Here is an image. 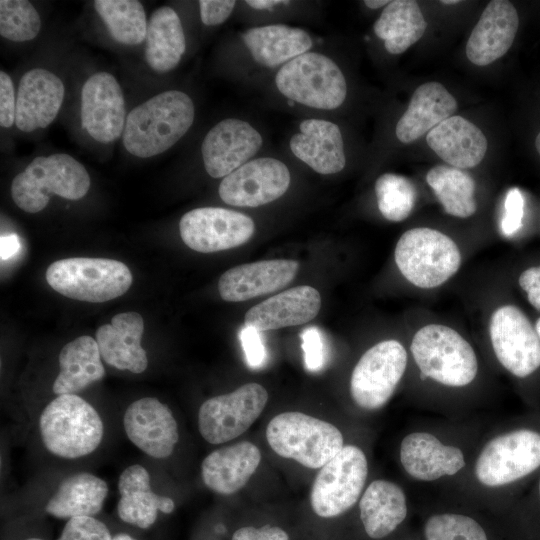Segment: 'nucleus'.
Returning a JSON list of instances; mask_svg holds the SVG:
<instances>
[{"label":"nucleus","instance_id":"dca6fc26","mask_svg":"<svg viewBox=\"0 0 540 540\" xmlns=\"http://www.w3.org/2000/svg\"><path fill=\"white\" fill-rule=\"evenodd\" d=\"M126 118L124 96L115 77L107 72L90 76L81 94V121L87 133L101 143L112 142L124 132Z\"/></svg>","mask_w":540,"mask_h":540},{"label":"nucleus","instance_id":"39448f33","mask_svg":"<svg viewBox=\"0 0 540 540\" xmlns=\"http://www.w3.org/2000/svg\"><path fill=\"white\" fill-rule=\"evenodd\" d=\"M90 188V177L85 167L68 154L39 156L12 180L11 196L25 212L44 209L50 194L68 200L83 198Z\"/></svg>","mask_w":540,"mask_h":540},{"label":"nucleus","instance_id":"58836bf2","mask_svg":"<svg viewBox=\"0 0 540 540\" xmlns=\"http://www.w3.org/2000/svg\"><path fill=\"white\" fill-rule=\"evenodd\" d=\"M41 28V19L34 6L25 0L0 1V34L24 42L34 39Z\"/></svg>","mask_w":540,"mask_h":540},{"label":"nucleus","instance_id":"a211bd4d","mask_svg":"<svg viewBox=\"0 0 540 540\" xmlns=\"http://www.w3.org/2000/svg\"><path fill=\"white\" fill-rule=\"evenodd\" d=\"M128 439L150 457H169L179 440L177 421L170 408L152 397L132 402L123 416Z\"/></svg>","mask_w":540,"mask_h":540},{"label":"nucleus","instance_id":"9d476101","mask_svg":"<svg viewBox=\"0 0 540 540\" xmlns=\"http://www.w3.org/2000/svg\"><path fill=\"white\" fill-rule=\"evenodd\" d=\"M368 477V461L361 448L344 447L317 473L310 492V504L322 518L337 517L360 499Z\"/></svg>","mask_w":540,"mask_h":540},{"label":"nucleus","instance_id":"864d4df0","mask_svg":"<svg viewBox=\"0 0 540 540\" xmlns=\"http://www.w3.org/2000/svg\"><path fill=\"white\" fill-rule=\"evenodd\" d=\"M111 540H138L135 537L127 534V533H118L113 535Z\"/></svg>","mask_w":540,"mask_h":540},{"label":"nucleus","instance_id":"c85d7f7f","mask_svg":"<svg viewBox=\"0 0 540 540\" xmlns=\"http://www.w3.org/2000/svg\"><path fill=\"white\" fill-rule=\"evenodd\" d=\"M456 109V99L442 84H421L396 125V136L401 143L410 144L453 116Z\"/></svg>","mask_w":540,"mask_h":540},{"label":"nucleus","instance_id":"bf43d9fd","mask_svg":"<svg viewBox=\"0 0 540 540\" xmlns=\"http://www.w3.org/2000/svg\"><path fill=\"white\" fill-rule=\"evenodd\" d=\"M23 540H45V539L40 538V537H28V538H25Z\"/></svg>","mask_w":540,"mask_h":540},{"label":"nucleus","instance_id":"3c124183","mask_svg":"<svg viewBox=\"0 0 540 540\" xmlns=\"http://www.w3.org/2000/svg\"><path fill=\"white\" fill-rule=\"evenodd\" d=\"M281 3L286 4L288 3V1H279V0H247L246 1V4H248L250 7L257 10L269 9Z\"/></svg>","mask_w":540,"mask_h":540},{"label":"nucleus","instance_id":"49530a36","mask_svg":"<svg viewBox=\"0 0 540 540\" xmlns=\"http://www.w3.org/2000/svg\"><path fill=\"white\" fill-rule=\"evenodd\" d=\"M198 4L202 22L205 25L214 26L228 19L236 2L233 0H200Z\"/></svg>","mask_w":540,"mask_h":540},{"label":"nucleus","instance_id":"f257e3e1","mask_svg":"<svg viewBox=\"0 0 540 540\" xmlns=\"http://www.w3.org/2000/svg\"><path fill=\"white\" fill-rule=\"evenodd\" d=\"M194 115V104L184 92L170 90L157 94L127 115L124 147L140 158L161 154L186 134Z\"/></svg>","mask_w":540,"mask_h":540},{"label":"nucleus","instance_id":"4468645a","mask_svg":"<svg viewBox=\"0 0 540 540\" xmlns=\"http://www.w3.org/2000/svg\"><path fill=\"white\" fill-rule=\"evenodd\" d=\"M180 236L192 250L211 253L248 242L254 221L247 215L220 207H201L185 213L179 223Z\"/></svg>","mask_w":540,"mask_h":540},{"label":"nucleus","instance_id":"6e6552de","mask_svg":"<svg viewBox=\"0 0 540 540\" xmlns=\"http://www.w3.org/2000/svg\"><path fill=\"white\" fill-rule=\"evenodd\" d=\"M52 289L68 298L105 302L123 295L133 278L122 262L105 258L75 257L53 262L46 270Z\"/></svg>","mask_w":540,"mask_h":540},{"label":"nucleus","instance_id":"ddd939ff","mask_svg":"<svg viewBox=\"0 0 540 540\" xmlns=\"http://www.w3.org/2000/svg\"><path fill=\"white\" fill-rule=\"evenodd\" d=\"M489 337L497 360L513 376L526 378L540 368V339L518 307L507 304L493 311Z\"/></svg>","mask_w":540,"mask_h":540},{"label":"nucleus","instance_id":"b1692460","mask_svg":"<svg viewBox=\"0 0 540 540\" xmlns=\"http://www.w3.org/2000/svg\"><path fill=\"white\" fill-rule=\"evenodd\" d=\"M321 307L319 292L308 285L290 288L256 304L245 314V325L258 331L305 324Z\"/></svg>","mask_w":540,"mask_h":540},{"label":"nucleus","instance_id":"2eb2a0df","mask_svg":"<svg viewBox=\"0 0 540 540\" xmlns=\"http://www.w3.org/2000/svg\"><path fill=\"white\" fill-rule=\"evenodd\" d=\"M290 181L289 169L283 162L262 157L248 161L224 177L218 192L226 204L258 207L280 198Z\"/></svg>","mask_w":540,"mask_h":540},{"label":"nucleus","instance_id":"f8f14e48","mask_svg":"<svg viewBox=\"0 0 540 540\" xmlns=\"http://www.w3.org/2000/svg\"><path fill=\"white\" fill-rule=\"evenodd\" d=\"M267 401V390L254 382L209 398L198 411L199 432L205 441L214 445L235 439L257 420Z\"/></svg>","mask_w":540,"mask_h":540},{"label":"nucleus","instance_id":"37998d69","mask_svg":"<svg viewBox=\"0 0 540 540\" xmlns=\"http://www.w3.org/2000/svg\"><path fill=\"white\" fill-rule=\"evenodd\" d=\"M239 339L247 365L252 369L261 368L267 359V352L260 331L244 325L240 330Z\"/></svg>","mask_w":540,"mask_h":540},{"label":"nucleus","instance_id":"6e6d98bb","mask_svg":"<svg viewBox=\"0 0 540 540\" xmlns=\"http://www.w3.org/2000/svg\"><path fill=\"white\" fill-rule=\"evenodd\" d=\"M535 147H536L537 152L540 155V132L535 139Z\"/></svg>","mask_w":540,"mask_h":540},{"label":"nucleus","instance_id":"423d86ee","mask_svg":"<svg viewBox=\"0 0 540 540\" xmlns=\"http://www.w3.org/2000/svg\"><path fill=\"white\" fill-rule=\"evenodd\" d=\"M394 258L402 276L421 289L441 286L457 273L462 262L455 241L427 227L404 232L396 244Z\"/></svg>","mask_w":540,"mask_h":540},{"label":"nucleus","instance_id":"4be33fe9","mask_svg":"<svg viewBox=\"0 0 540 540\" xmlns=\"http://www.w3.org/2000/svg\"><path fill=\"white\" fill-rule=\"evenodd\" d=\"M64 98V85L48 70L26 72L19 83L15 124L23 132L45 128L57 116Z\"/></svg>","mask_w":540,"mask_h":540},{"label":"nucleus","instance_id":"72a5a7b5","mask_svg":"<svg viewBox=\"0 0 540 540\" xmlns=\"http://www.w3.org/2000/svg\"><path fill=\"white\" fill-rule=\"evenodd\" d=\"M145 58L156 72L175 68L185 52L186 41L178 14L169 6L156 9L146 31Z\"/></svg>","mask_w":540,"mask_h":540},{"label":"nucleus","instance_id":"13d9d810","mask_svg":"<svg viewBox=\"0 0 540 540\" xmlns=\"http://www.w3.org/2000/svg\"><path fill=\"white\" fill-rule=\"evenodd\" d=\"M535 330H536V333H537V335H538V337L540 339V317L536 321Z\"/></svg>","mask_w":540,"mask_h":540},{"label":"nucleus","instance_id":"7c9ffc66","mask_svg":"<svg viewBox=\"0 0 540 540\" xmlns=\"http://www.w3.org/2000/svg\"><path fill=\"white\" fill-rule=\"evenodd\" d=\"M108 494L107 483L100 477L79 472L61 481L45 505V512L58 519L95 517Z\"/></svg>","mask_w":540,"mask_h":540},{"label":"nucleus","instance_id":"2f4dec72","mask_svg":"<svg viewBox=\"0 0 540 540\" xmlns=\"http://www.w3.org/2000/svg\"><path fill=\"white\" fill-rule=\"evenodd\" d=\"M59 366L60 371L52 387L57 395L76 394L105 375L97 341L87 335L62 348Z\"/></svg>","mask_w":540,"mask_h":540},{"label":"nucleus","instance_id":"de8ad7c7","mask_svg":"<svg viewBox=\"0 0 540 540\" xmlns=\"http://www.w3.org/2000/svg\"><path fill=\"white\" fill-rule=\"evenodd\" d=\"M231 540H290L288 533L278 526H246L234 531Z\"/></svg>","mask_w":540,"mask_h":540},{"label":"nucleus","instance_id":"c756f323","mask_svg":"<svg viewBox=\"0 0 540 540\" xmlns=\"http://www.w3.org/2000/svg\"><path fill=\"white\" fill-rule=\"evenodd\" d=\"M360 519L366 534L381 539L391 534L406 518L407 498L396 483L384 479L372 481L359 500Z\"/></svg>","mask_w":540,"mask_h":540},{"label":"nucleus","instance_id":"20e7f679","mask_svg":"<svg viewBox=\"0 0 540 540\" xmlns=\"http://www.w3.org/2000/svg\"><path fill=\"white\" fill-rule=\"evenodd\" d=\"M266 439L277 455L311 469L321 468L344 447L335 425L296 411L274 416L267 424Z\"/></svg>","mask_w":540,"mask_h":540},{"label":"nucleus","instance_id":"c03bdc74","mask_svg":"<svg viewBox=\"0 0 540 540\" xmlns=\"http://www.w3.org/2000/svg\"><path fill=\"white\" fill-rule=\"evenodd\" d=\"M524 198L518 188L510 189L504 202V216L501 229L505 236L514 235L522 226Z\"/></svg>","mask_w":540,"mask_h":540},{"label":"nucleus","instance_id":"a18cd8bd","mask_svg":"<svg viewBox=\"0 0 540 540\" xmlns=\"http://www.w3.org/2000/svg\"><path fill=\"white\" fill-rule=\"evenodd\" d=\"M16 99L10 76L0 71V124L9 128L15 123Z\"/></svg>","mask_w":540,"mask_h":540},{"label":"nucleus","instance_id":"4d7b16f0","mask_svg":"<svg viewBox=\"0 0 540 540\" xmlns=\"http://www.w3.org/2000/svg\"><path fill=\"white\" fill-rule=\"evenodd\" d=\"M442 4H445V5H454V4H457L459 3L460 1L458 0H444V1H440Z\"/></svg>","mask_w":540,"mask_h":540},{"label":"nucleus","instance_id":"e433bc0d","mask_svg":"<svg viewBox=\"0 0 540 540\" xmlns=\"http://www.w3.org/2000/svg\"><path fill=\"white\" fill-rule=\"evenodd\" d=\"M93 5L115 41L137 45L146 38L148 22L139 1L96 0Z\"/></svg>","mask_w":540,"mask_h":540},{"label":"nucleus","instance_id":"0eeeda50","mask_svg":"<svg viewBox=\"0 0 540 540\" xmlns=\"http://www.w3.org/2000/svg\"><path fill=\"white\" fill-rule=\"evenodd\" d=\"M540 471V429L518 427L491 438L474 463L478 483L489 488L512 486Z\"/></svg>","mask_w":540,"mask_h":540},{"label":"nucleus","instance_id":"603ef678","mask_svg":"<svg viewBox=\"0 0 540 540\" xmlns=\"http://www.w3.org/2000/svg\"><path fill=\"white\" fill-rule=\"evenodd\" d=\"M390 1L386 0H366L364 1V4L371 8V9H378L380 7H383L384 5L389 4Z\"/></svg>","mask_w":540,"mask_h":540},{"label":"nucleus","instance_id":"6ab92c4d","mask_svg":"<svg viewBox=\"0 0 540 540\" xmlns=\"http://www.w3.org/2000/svg\"><path fill=\"white\" fill-rule=\"evenodd\" d=\"M400 462L414 480L432 482L460 472L466 465L464 452L425 431L407 434L400 443Z\"/></svg>","mask_w":540,"mask_h":540},{"label":"nucleus","instance_id":"393cba45","mask_svg":"<svg viewBox=\"0 0 540 540\" xmlns=\"http://www.w3.org/2000/svg\"><path fill=\"white\" fill-rule=\"evenodd\" d=\"M261 459L259 448L249 441L215 449L202 461V480L213 492L231 495L246 485Z\"/></svg>","mask_w":540,"mask_h":540},{"label":"nucleus","instance_id":"09e8293b","mask_svg":"<svg viewBox=\"0 0 540 540\" xmlns=\"http://www.w3.org/2000/svg\"><path fill=\"white\" fill-rule=\"evenodd\" d=\"M518 283L526 292L528 302L540 310V265L524 270L518 278Z\"/></svg>","mask_w":540,"mask_h":540},{"label":"nucleus","instance_id":"cd10ccee","mask_svg":"<svg viewBox=\"0 0 540 540\" xmlns=\"http://www.w3.org/2000/svg\"><path fill=\"white\" fill-rule=\"evenodd\" d=\"M426 142L444 162L462 170L480 164L488 147L483 132L459 115L447 118L429 131Z\"/></svg>","mask_w":540,"mask_h":540},{"label":"nucleus","instance_id":"79ce46f5","mask_svg":"<svg viewBox=\"0 0 540 540\" xmlns=\"http://www.w3.org/2000/svg\"><path fill=\"white\" fill-rule=\"evenodd\" d=\"M301 347L308 371L318 372L326 363V350L323 335L315 326L305 328L301 333Z\"/></svg>","mask_w":540,"mask_h":540},{"label":"nucleus","instance_id":"9b49d317","mask_svg":"<svg viewBox=\"0 0 540 540\" xmlns=\"http://www.w3.org/2000/svg\"><path fill=\"white\" fill-rule=\"evenodd\" d=\"M407 362V351L397 340H384L369 348L351 374L350 394L355 404L367 411L385 406L400 383Z\"/></svg>","mask_w":540,"mask_h":540},{"label":"nucleus","instance_id":"412c9836","mask_svg":"<svg viewBox=\"0 0 540 540\" xmlns=\"http://www.w3.org/2000/svg\"><path fill=\"white\" fill-rule=\"evenodd\" d=\"M518 27V13L511 2L490 1L468 38L467 58L477 66L493 63L508 52Z\"/></svg>","mask_w":540,"mask_h":540},{"label":"nucleus","instance_id":"f704fd0d","mask_svg":"<svg viewBox=\"0 0 540 540\" xmlns=\"http://www.w3.org/2000/svg\"><path fill=\"white\" fill-rule=\"evenodd\" d=\"M427 22L416 1L394 0L386 5L373 30L390 54H401L425 33Z\"/></svg>","mask_w":540,"mask_h":540},{"label":"nucleus","instance_id":"bb28decb","mask_svg":"<svg viewBox=\"0 0 540 540\" xmlns=\"http://www.w3.org/2000/svg\"><path fill=\"white\" fill-rule=\"evenodd\" d=\"M290 149L298 159L320 174L340 172L346 164L340 128L330 121H302L300 132L290 140Z\"/></svg>","mask_w":540,"mask_h":540},{"label":"nucleus","instance_id":"a19ab883","mask_svg":"<svg viewBox=\"0 0 540 540\" xmlns=\"http://www.w3.org/2000/svg\"><path fill=\"white\" fill-rule=\"evenodd\" d=\"M109 527L92 516L74 517L65 523L57 540H111Z\"/></svg>","mask_w":540,"mask_h":540},{"label":"nucleus","instance_id":"aec40b11","mask_svg":"<svg viewBox=\"0 0 540 540\" xmlns=\"http://www.w3.org/2000/svg\"><path fill=\"white\" fill-rule=\"evenodd\" d=\"M298 269L299 263L288 259L238 265L221 275L218 290L225 301H246L284 288L295 278Z\"/></svg>","mask_w":540,"mask_h":540},{"label":"nucleus","instance_id":"ea45409f","mask_svg":"<svg viewBox=\"0 0 540 540\" xmlns=\"http://www.w3.org/2000/svg\"><path fill=\"white\" fill-rule=\"evenodd\" d=\"M426 540H488L482 526L472 517L459 513H439L424 526Z\"/></svg>","mask_w":540,"mask_h":540},{"label":"nucleus","instance_id":"8fccbe9b","mask_svg":"<svg viewBox=\"0 0 540 540\" xmlns=\"http://www.w3.org/2000/svg\"><path fill=\"white\" fill-rule=\"evenodd\" d=\"M20 249V243L16 235H6L1 238V259L14 256Z\"/></svg>","mask_w":540,"mask_h":540},{"label":"nucleus","instance_id":"7ed1b4c3","mask_svg":"<svg viewBox=\"0 0 540 540\" xmlns=\"http://www.w3.org/2000/svg\"><path fill=\"white\" fill-rule=\"evenodd\" d=\"M410 350L421 375L443 386L465 387L477 376L478 359L473 347L451 327H421L412 338Z\"/></svg>","mask_w":540,"mask_h":540},{"label":"nucleus","instance_id":"5701e85b","mask_svg":"<svg viewBox=\"0 0 540 540\" xmlns=\"http://www.w3.org/2000/svg\"><path fill=\"white\" fill-rule=\"evenodd\" d=\"M144 322L136 312L115 315L110 324L100 326L96 341L101 358L110 366L132 373L146 370L148 359L141 346Z\"/></svg>","mask_w":540,"mask_h":540},{"label":"nucleus","instance_id":"5fc2aeb1","mask_svg":"<svg viewBox=\"0 0 540 540\" xmlns=\"http://www.w3.org/2000/svg\"><path fill=\"white\" fill-rule=\"evenodd\" d=\"M535 496L537 497L538 502L540 503V473H539V477H538V481L536 485Z\"/></svg>","mask_w":540,"mask_h":540},{"label":"nucleus","instance_id":"f3484780","mask_svg":"<svg viewBox=\"0 0 540 540\" xmlns=\"http://www.w3.org/2000/svg\"><path fill=\"white\" fill-rule=\"evenodd\" d=\"M261 146L260 133L248 122L224 119L210 129L202 142L204 167L213 178L226 177L247 163Z\"/></svg>","mask_w":540,"mask_h":540},{"label":"nucleus","instance_id":"473e14b6","mask_svg":"<svg viewBox=\"0 0 540 540\" xmlns=\"http://www.w3.org/2000/svg\"><path fill=\"white\" fill-rule=\"evenodd\" d=\"M242 38L253 59L271 68L287 63L312 47L306 31L282 24L250 28Z\"/></svg>","mask_w":540,"mask_h":540},{"label":"nucleus","instance_id":"c9c22d12","mask_svg":"<svg viewBox=\"0 0 540 540\" xmlns=\"http://www.w3.org/2000/svg\"><path fill=\"white\" fill-rule=\"evenodd\" d=\"M426 182L447 214L458 218H468L475 214V181L466 171L436 165L428 171Z\"/></svg>","mask_w":540,"mask_h":540},{"label":"nucleus","instance_id":"4c0bfd02","mask_svg":"<svg viewBox=\"0 0 540 540\" xmlns=\"http://www.w3.org/2000/svg\"><path fill=\"white\" fill-rule=\"evenodd\" d=\"M377 204L382 216L392 222L405 220L416 203V187L402 175L384 173L375 182Z\"/></svg>","mask_w":540,"mask_h":540},{"label":"nucleus","instance_id":"f03ea898","mask_svg":"<svg viewBox=\"0 0 540 540\" xmlns=\"http://www.w3.org/2000/svg\"><path fill=\"white\" fill-rule=\"evenodd\" d=\"M39 429L45 448L65 459L92 453L104 434L96 409L76 394L58 395L49 402L40 415Z\"/></svg>","mask_w":540,"mask_h":540},{"label":"nucleus","instance_id":"1a4fd4ad","mask_svg":"<svg viewBox=\"0 0 540 540\" xmlns=\"http://www.w3.org/2000/svg\"><path fill=\"white\" fill-rule=\"evenodd\" d=\"M275 83L287 98L317 109H335L347 95L340 68L316 52H306L285 63L277 72Z\"/></svg>","mask_w":540,"mask_h":540},{"label":"nucleus","instance_id":"a878e982","mask_svg":"<svg viewBox=\"0 0 540 540\" xmlns=\"http://www.w3.org/2000/svg\"><path fill=\"white\" fill-rule=\"evenodd\" d=\"M118 490V517L124 523L137 528L148 529L156 522L159 512L170 514L175 509L171 498L152 491L150 475L140 464L123 470L119 476Z\"/></svg>","mask_w":540,"mask_h":540}]
</instances>
